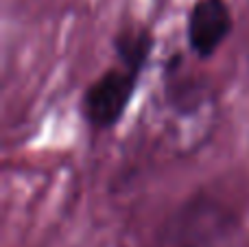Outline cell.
<instances>
[{
    "label": "cell",
    "mask_w": 249,
    "mask_h": 247,
    "mask_svg": "<svg viewBox=\"0 0 249 247\" xmlns=\"http://www.w3.org/2000/svg\"><path fill=\"white\" fill-rule=\"evenodd\" d=\"M151 39L146 33H124L118 39V61L83 92L81 109L86 121L96 129H109L124 114L136 92L138 77L149 55Z\"/></svg>",
    "instance_id": "cell-1"
},
{
    "label": "cell",
    "mask_w": 249,
    "mask_h": 247,
    "mask_svg": "<svg viewBox=\"0 0 249 247\" xmlns=\"http://www.w3.org/2000/svg\"><path fill=\"white\" fill-rule=\"evenodd\" d=\"M232 33V11L225 0H197L188 13L186 39L197 57L214 55Z\"/></svg>",
    "instance_id": "cell-2"
}]
</instances>
